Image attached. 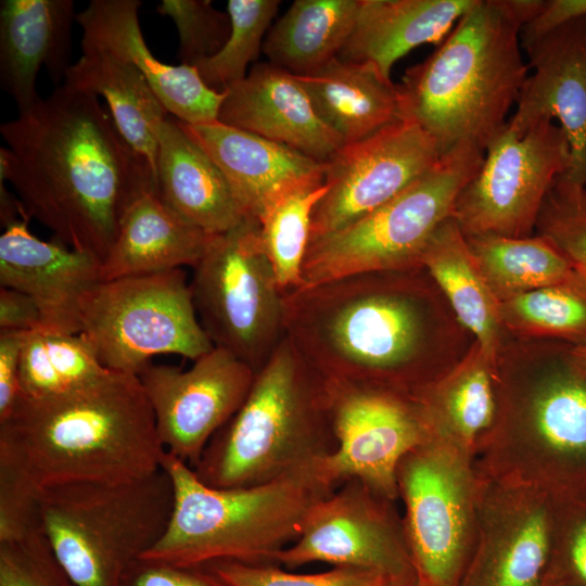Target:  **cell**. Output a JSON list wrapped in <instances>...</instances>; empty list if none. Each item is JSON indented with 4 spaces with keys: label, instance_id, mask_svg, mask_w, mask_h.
<instances>
[{
    "label": "cell",
    "instance_id": "cell-1",
    "mask_svg": "<svg viewBox=\"0 0 586 586\" xmlns=\"http://www.w3.org/2000/svg\"><path fill=\"white\" fill-rule=\"evenodd\" d=\"M0 133V181L54 239L102 262L132 201L156 191L150 168L92 93L62 84Z\"/></svg>",
    "mask_w": 586,
    "mask_h": 586
},
{
    "label": "cell",
    "instance_id": "cell-35",
    "mask_svg": "<svg viewBox=\"0 0 586 586\" xmlns=\"http://www.w3.org/2000/svg\"><path fill=\"white\" fill-rule=\"evenodd\" d=\"M327 191L324 182L296 188L273 201L258 219L264 249L283 293L301 286L313 212Z\"/></svg>",
    "mask_w": 586,
    "mask_h": 586
},
{
    "label": "cell",
    "instance_id": "cell-9",
    "mask_svg": "<svg viewBox=\"0 0 586 586\" xmlns=\"http://www.w3.org/2000/svg\"><path fill=\"white\" fill-rule=\"evenodd\" d=\"M484 152L463 143L443 153L433 167L381 207L310 240L300 288L361 272L422 268L429 242L453 217L457 198L481 167Z\"/></svg>",
    "mask_w": 586,
    "mask_h": 586
},
{
    "label": "cell",
    "instance_id": "cell-11",
    "mask_svg": "<svg viewBox=\"0 0 586 586\" xmlns=\"http://www.w3.org/2000/svg\"><path fill=\"white\" fill-rule=\"evenodd\" d=\"M79 334L103 367L137 375L154 356L194 361L214 347L182 268L101 281L82 304Z\"/></svg>",
    "mask_w": 586,
    "mask_h": 586
},
{
    "label": "cell",
    "instance_id": "cell-28",
    "mask_svg": "<svg viewBox=\"0 0 586 586\" xmlns=\"http://www.w3.org/2000/svg\"><path fill=\"white\" fill-rule=\"evenodd\" d=\"M294 76L344 144L403 120L397 85L370 62L336 56L314 73Z\"/></svg>",
    "mask_w": 586,
    "mask_h": 586
},
{
    "label": "cell",
    "instance_id": "cell-29",
    "mask_svg": "<svg viewBox=\"0 0 586 586\" xmlns=\"http://www.w3.org/2000/svg\"><path fill=\"white\" fill-rule=\"evenodd\" d=\"M433 437L474 458L492 433L499 410L496 362L476 346L417 396Z\"/></svg>",
    "mask_w": 586,
    "mask_h": 586
},
{
    "label": "cell",
    "instance_id": "cell-10",
    "mask_svg": "<svg viewBox=\"0 0 586 586\" xmlns=\"http://www.w3.org/2000/svg\"><path fill=\"white\" fill-rule=\"evenodd\" d=\"M189 285L214 347L257 373L285 336L283 292L264 249L259 221L247 216L213 234L192 267Z\"/></svg>",
    "mask_w": 586,
    "mask_h": 586
},
{
    "label": "cell",
    "instance_id": "cell-21",
    "mask_svg": "<svg viewBox=\"0 0 586 586\" xmlns=\"http://www.w3.org/2000/svg\"><path fill=\"white\" fill-rule=\"evenodd\" d=\"M138 0H92L77 13L81 27V51L102 50L135 65L145 77L164 107L189 125L218 120L227 92L209 88L198 69L168 65L157 60L146 46L139 24Z\"/></svg>",
    "mask_w": 586,
    "mask_h": 586
},
{
    "label": "cell",
    "instance_id": "cell-23",
    "mask_svg": "<svg viewBox=\"0 0 586 586\" xmlns=\"http://www.w3.org/2000/svg\"><path fill=\"white\" fill-rule=\"evenodd\" d=\"M180 125L221 170L246 216L257 220L281 195L324 182V164L284 144L218 120Z\"/></svg>",
    "mask_w": 586,
    "mask_h": 586
},
{
    "label": "cell",
    "instance_id": "cell-40",
    "mask_svg": "<svg viewBox=\"0 0 586 586\" xmlns=\"http://www.w3.org/2000/svg\"><path fill=\"white\" fill-rule=\"evenodd\" d=\"M206 566L232 586H410L384 573L353 566H333L314 574L288 572L273 563L221 561Z\"/></svg>",
    "mask_w": 586,
    "mask_h": 586
},
{
    "label": "cell",
    "instance_id": "cell-26",
    "mask_svg": "<svg viewBox=\"0 0 586 586\" xmlns=\"http://www.w3.org/2000/svg\"><path fill=\"white\" fill-rule=\"evenodd\" d=\"M213 234L186 220L154 189L140 193L125 212L102 262V281L193 267Z\"/></svg>",
    "mask_w": 586,
    "mask_h": 586
},
{
    "label": "cell",
    "instance_id": "cell-4",
    "mask_svg": "<svg viewBox=\"0 0 586 586\" xmlns=\"http://www.w3.org/2000/svg\"><path fill=\"white\" fill-rule=\"evenodd\" d=\"M521 29L505 0H476L432 54L406 69L397 85L402 119L420 126L441 154L463 143L485 151L528 75Z\"/></svg>",
    "mask_w": 586,
    "mask_h": 586
},
{
    "label": "cell",
    "instance_id": "cell-20",
    "mask_svg": "<svg viewBox=\"0 0 586 586\" xmlns=\"http://www.w3.org/2000/svg\"><path fill=\"white\" fill-rule=\"evenodd\" d=\"M29 220L24 209L0 237V286L23 292L35 302L42 330L77 334L82 304L102 281V260L54 238H37Z\"/></svg>",
    "mask_w": 586,
    "mask_h": 586
},
{
    "label": "cell",
    "instance_id": "cell-41",
    "mask_svg": "<svg viewBox=\"0 0 586 586\" xmlns=\"http://www.w3.org/2000/svg\"><path fill=\"white\" fill-rule=\"evenodd\" d=\"M157 12L176 25L178 59L183 65L195 67L215 55L231 33L229 14L215 9L208 0H162Z\"/></svg>",
    "mask_w": 586,
    "mask_h": 586
},
{
    "label": "cell",
    "instance_id": "cell-15",
    "mask_svg": "<svg viewBox=\"0 0 586 586\" xmlns=\"http://www.w3.org/2000/svg\"><path fill=\"white\" fill-rule=\"evenodd\" d=\"M328 382L337 447L318 464L320 474L334 488L358 479L398 500V463L433 437L421 403L379 386Z\"/></svg>",
    "mask_w": 586,
    "mask_h": 586
},
{
    "label": "cell",
    "instance_id": "cell-48",
    "mask_svg": "<svg viewBox=\"0 0 586 586\" xmlns=\"http://www.w3.org/2000/svg\"><path fill=\"white\" fill-rule=\"evenodd\" d=\"M544 2L545 0H505L510 13L522 28L539 14Z\"/></svg>",
    "mask_w": 586,
    "mask_h": 586
},
{
    "label": "cell",
    "instance_id": "cell-14",
    "mask_svg": "<svg viewBox=\"0 0 586 586\" xmlns=\"http://www.w3.org/2000/svg\"><path fill=\"white\" fill-rule=\"evenodd\" d=\"M396 501L358 479L343 482L311 507L300 537L276 555L275 564L292 570L324 562L373 570L402 585H416Z\"/></svg>",
    "mask_w": 586,
    "mask_h": 586
},
{
    "label": "cell",
    "instance_id": "cell-37",
    "mask_svg": "<svg viewBox=\"0 0 586 586\" xmlns=\"http://www.w3.org/2000/svg\"><path fill=\"white\" fill-rule=\"evenodd\" d=\"M500 318L531 333L576 334L586 330V298L568 284L539 288L501 302Z\"/></svg>",
    "mask_w": 586,
    "mask_h": 586
},
{
    "label": "cell",
    "instance_id": "cell-38",
    "mask_svg": "<svg viewBox=\"0 0 586 586\" xmlns=\"http://www.w3.org/2000/svg\"><path fill=\"white\" fill-rule=\"evenodd\" d=\"M553 542L547 581L586 586V484L553 494Z\"/></svg>",
    "mask_w": 586,
    "mask_h": 586
},
{
    "label": "cell",
    "instance_id": "cell-32",
    "mask_svg": "<svg viewBox=\"0 0 586 586\" xmlns=\"http://www.w3.org/2000/svg\"><path fill=\"white\" fill-rule=\"evenodd\" d=\"M360 0H295L270 27L263 44L269 62L302 76L339 56Z\"/></svg>",
    "mask_w": 586,
    "mask_h": 586
},
{
    "label": "cell",
    "instance_id": "cell-42",
    "mask_svg": "<svg viewBox=\"0 0 586 586\" xmlns=\"http://www.w3.org/2000/svg\"><path fill=\"white\" fill-rule=\"evenodd\" d=\"M0 586H75L42 530L0 543Z\"/></svg>",
    "mask_w": 586,
    "mask_h": 586
},
{
    "label": "cell",
    "instance_id": "cell-49",
    "mask_svg": "<svg viewBox=\"0 0 586 586\" xmlns=\"http://www.w3.org/2000/svg\"><path fill=\"white\" fill-rule=\"evenodd\" d=\"M576 359L579 364L581 370L586 372V340L576 351Z\"/></svg>",
    "mask_w": 586,
    "mask_h": 586
},
{
    "label": "cell",
    "instance_id": "cell-2",
    "mask_svg": "<svg viewBox=\"0 0 586 586\" xmlns=\"http://www.w3.org/2000/svg\"><path fill=\"white\" fill-rule=\"evenodd\" d=\"M426 275L361 272L286 291L285 336L328 381L417 397L450 369Z\"/></svg>",
    "mask_w": 586,
    "mask_h": 586
},
{
    "label": "cell",
    "instance_id": "cell-34",
    "mask_svg": "<svg viewBox=\"0 0 586 586\" xmlns=\"http://www.w3.org/2000/svg\"><path fill=\"white\" fill-rule=\"evenodd\" d=\"M109 369L79 333L27 332L21 355L23 396L42 399L76 391Z\"/></svg>",
    "mask_w": 586,
    "mask_h": 586
},
{
    "label": "cell",
    "instance_id": "cell-30",
    "mask_svg": "<svg viewBox=\"0 0 586 586\" xmlns=\"http://www.w3.org/2000/svg\"><path fill=\"white\" fill-rule=\"evenodd\" d=\"M63 84L104 98L120 135L148 165L156 187L158 136L168 112L142 73L110 52L87 50Z\"/></svg>",
    "mask_w": 586,
    "mask_h": 586
},
{
    "label": "cell",
    "instance_id": "cell-47",
    "mask_svg": "<svg viewBox=\"0 0 586 586\" xmlns=\"http://www.w3.org/2000/svg\"><path fill=\"white\" fill-rule=\"evenodd\" d=\"M583 17H586V0H545L539 14L521 29V42Z\"/></svg>",
    "mask_w": 586,
    "mask_h": 586
},
{
    "label": "cell",
    "instance_id": "cell-16",
    "mask_svg": "<svg viewBox=\"0 0 586 586\" xmlns=\"http://www.w3.org/2000/svg\"><path fill=\"white\" fill-rule=\"evenodd\" d=\"M441 155L435 141L405 119L343 144L324 164L328 191L313 212L310 240L339 231L381 207L433 167Z\"/></svg>",
    "mask_w": 586,
    "mask_h": 586
},
{
    "label": "cell",
    "instance_id": "cell-45",
    "mask_svg": "<svg viewBox=\"0 0 586 586\" xmlns=\"http://www.w3.org/2000/svg\"><path fill=\"white\" fill-rule=\"evenodd\" d=\"M26 334L0 329V422L10 417L23 395L20 370Z\"/></svg>",
    "mask_w": 586,
    "mask_h": 586
},
{
    "label": "cell",
    "instance_id": "cell-3",
    "mask_svg": "<svg viewBox=\"0 0 586 586\" xmlns=\"http://www.w3.org/2000/svg\"><path fill=\"white\" fill-rule=\"evenodd\" d=\"M150 402L137 374L107 370L60 396L22 395L0 422V464L37 491L72 483H124L161 469Z\"/></svg>",
    "mask_w": 586,
    "mask_h": 586
},
{
    "label": "cell",
    "instance_id": "cell-12",
    "mask_svg": "<svg viewBox=\"0 0 586 586\" xmlns=\"http://www.w3.org/2000/svg\"><path fill=\"white\" fill-rule=\"evenodd\" d=\"M474 458L431 437L398 463V499L418 586H460L479 525Z\"/></svg>",
    "mask_w": 586,
    "mask_h": 586
},
{
    "label": "cell",
    "instance_id": "cell-6",
    "mask_svg": "<svg viewBox=\"0 0 586 586\" xmlns=\"http://www.w3.org/2000/svg\"><path fill=\"white\" fill-rule=\"evenodd\" d=\"M161 468L173 481V512L164 535L140 558L181 566L275 564L300 537L311 507L335 489L318 467L239 488L205 485L167 451Z\"/></svg>",
    "mask_w": 586,
    "mask_h": 586
},
{
    "label": "cell",
    "instance_id": "cell-46",
    "mask_svg": "<svg viewBox=\"0 0 586 586\" xmlns=\"http://www.w3.org/2000/svg\"><path fill=\"white\" fill-rule=\"evenodd\" d=\"M0 329L41 330V315L35 302L23 292L0 286Z\"/></svg>",
    "mask_w": 586,
    "mask_h": 586
},
{
    "label": "cell",
    "instance_id": "cell-43",
    "mask_svg": "<svg viewBox=\"0 0 586 586\" xmlns=\"http://www.w3.org/2000/svg\"><path fill=\"white\" fill-rule=\"evenodd\" d=\"M38 493L14 470L0 464V543L22 539L41 526Z\"/></svg>",
    "mask_w": 586,
    "mask_h": 586
},
{
    "label": "cell",
    "instance_id": "cell-50",
    "mask_svg": "<svg viewBox=\"0 0 586 586\" xmlns=\"http://www.w3.org/2000/svg\"><path fill=\"white\" fill-rule=\"evenodd\" d=\"M542 586H563V585L545 579Z\"/></svg>",
    "mask_w": 586,
    "mask_h": 586
},
{
    "label": "cell",
    "instance_id": "cell-44",
    "mask_svg": "<svg viewBox=\"0 0 586 586\" xmlns=\"http://www.w3.org/2000/svg\"><path fill=\"white\" fill-rule=\"evenodd\" d=\"M119 586H232L207 566H181L139 558Z\"/></svg>",
    "mask_w": 586,
    "mask_h": 586
},
{
    "label": "cell",
    "instance_id": "cell-19",
    "mask_svg": "<svg viewBox=\"0 0 586 586\" xmlns=\"http://www.w3.org/2000/svg\"><path fill=\"white\" fill-rule=\"evenodd\" d=\"M521 44L531 74L507 123L524 131L538 120L556 119L571 154L562 176L586 187V17Z\"/></svg>",
    "mask_w": 586,
    "mask_h": 586
},
{
    "label": "cell",
    "instance_id": "cell-33",
    "mask_svg": "<svg viewBox=\"0 0 586 586\" xmlns=\"http://www.w3.org/2000/svg\"><path fill=\"white\" fill-rule=\"evenodd\" d=\"M467 241L499 303L539 288L566 284L572 277L568 257L543 235H481Z\"/></svg>",
    "mask_w": 586,
    "mask_h": 586
},
{
    "label": "cell",
    "instance_id": "cell-5",
    "mask_svg": "<svg viewBox=\"0 0 586 586\" xmlns=\"http://www.w3.org/2000/svg\"><path fill=\"white\" fill-rule=\"evenodd\" d=\"M336 447L329 382L284 336L192 470L211 487H251L315 468Z\"/></svg>",
    "mask_w": 586,
    "mask_h": 586
},
{
    "label": "cell",
    "instance_id": "cell-17",
    "mask_svg": "<svg viewBox=\"0 0 586 586\" xmlns=\"http://www.w3.org/2000/svg\"><path fill=\"white\" fill-rule=\"evenodd\" d=\"M255 372L213 347L183 370L150 362L138 374L165 451L194 468L213 436L245 402Z\"/></svg>",
    "mask_w": 586,
    "mask_h": 586
},
{
    "label": "cell",
    "instance_id": "cell-22",
    "mask_svg": "<svg viewBox=\"0 0 586 586\" xmlns=\"http://www.w3.org/2000/svg\"><path fill=\"white\" fill-rule=\"evenodd\" d=\"M218 122L284 144L326 164L344 144L318 115L308 93L290 72L255 64L225 89Z\"/></svg>",
    "mask_w": 586,
    "mask_h": 586
},
{
    "label": "cell",
    "instance_id": "cell-31",
    "mask_svg": "<svg viewBox=\"0 0 586 586\" xmlns=\"http://www.w3.org/2000/svg\"><path fill=\"white\" fill-rule=\"evenodd\" d=\"M421 267L449 300L458 319L476 336L481 352L496 362L500 303L453 217L433 234Z\"/></svg>",
    "mask_w": 586,
    "mask_h": 586
},
{
    "label": "cell",
    "instance_id": "cell-8",
    "mask_svg": "<svg viewBox=\"0 0 586 586\" xmlns=\"http://www.w3.org/2000/svg\"><path fill=\"white\" fill-rule=\"evenodd\" d=\"M174 507L164 469L124 483L42 488L38 509L51 548L75 586H119L164 535Z\"/></svg>",
    "mask_w": 586,
    "mask_h": 586
},
{
    "label": "cell",
    "instance_id": "cell-18",
    "mask_svg": "<svg viewBox=\"0 0 586 586\" xmlns=\"http://www.w3.org/2000/svg\"><path fill=\"white\" fill-rule=\"evenodd\" d=\"M477 473V536L460 586H542L552 553L553 494Z\"/></svg>",
    "mask_w": 586,
    "mask_h": 586
},
{
    "label": "cell",
    "instance_id": "cell-39",
    "mask_svg": "<svg viewBox=\"0 0 586 586\" xmlns=\"http://www.w3.org/2000/svg\"><path fill=\"white\" fill-rule=\"evenodd\" d=\"M586 282V187L559 177L550 189L537 225Z\"/></svg>",
    "mask_w": 586,
    "mask_h": 586
},
{
    "label": "cell",
    "instance_id": "cell-7",
    "mask_svg": "<svg viewBox=\"0 0 586 586\" xmlns=\"http://www.w3.org/2000/svg\"><path fill=\"white\" fill-rule=\"evenodd\" d=\"M496 424L475 457L487 477L551 494L586 484V373L498 370Z\"/></svg>",
    "mask_w": 586,
    "mask_h": 586
},
{
    "label": "cell",
    "instance_id": "cell-51",
    "mask_svg": "<svg viewBox=\"0 0 586 586\" xmlns=\"http://www.w3.org/2000/svg\"><path fill=\"white\" fill-rule=\"evenodd\" d=\"M410 586H418V585L416 584V585H410Z\"/></svg>",
    "mask_w": 586,
    "mask_h": 586
},
{
    "label": "cell",
    "instance_id": "cell-27",
    "mask_svg": "<svg viewBox=\"0 0 586 586\" xmlns=\"http://www.w3.org/2000/svg\"><path fill=\"white\" fill-rule=\"evenodd\" d=\"M476 0H360L339 58L370 62L386 77L412 49L440 44Z\"/></svg>",
    "mask_w": 586,
    "mask_h": 586
},
{
    "label": "cell",
    "instance_id": "cell-36",
    "mask_svg": "<svg viewBox=\"0 0 586 586\" xmlns=\"http://www.w3.org/2000/svg\"><path fill=\"white\" fill-rule=\"evenodd\" d=\"M280 1L229 0L230 36L219 52L200 62L195 68L209 88L224 91L243 80L247 65L258 59Z\"/></svg>",
    "mask_w": 586,
    "mask_h": 586
},
{
    "label": "cell",
    "instance_id": "cell-24",
    "mask_svg": "<svg viewBox=\"0 0 586 586\" xmlns=\"http://www.w3.org/2000/svg\"><path fill=\"white\" fill-rule=\"evenodd\" d=\"M72 0L0 2V85L18 112L35 105L37 75L46 67L51 80L64 82L71 64V34L76 21Z\"/></svg>",
    "mask_w": 586,
    "mask_h": 586
},
{
    "label": "cell",
    "instance_id": "cell-25",
    "mask_svg": "<svg viewBox=\"0 0 586 586\" xmlns=\"http://www.w3.org/2000/svg\"><path fill=\"white\" fill-rule=\"evenodd\" d=\"M156 193L211 234L226 232L247 217L221 170L175 117L168 116L160 130Z\"/></svg>",
    "mask_w": 586,
    "mask_h": 586
},
{
    "label": "cell",
    "instance_id": "cell-13",
    "mask_svg": "<svg viewBox=\"0 0 586 586\" xmlns=\"http://www.w3.org/2000/svg\"><path fill=\"white\" fill-rule=\"evenodd\" d=\"M570 164V145L558 124L542 119L517 131L506 123L460 191L453 218L467 238H526L555 181Z\"/></svg>",
    "mask_w": 586,
    "mask_h": 586
}]
</instances>
